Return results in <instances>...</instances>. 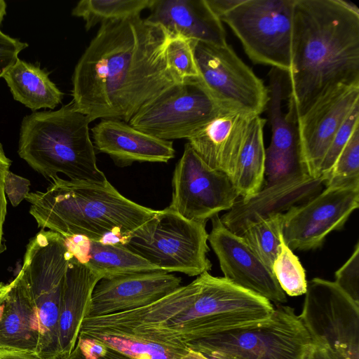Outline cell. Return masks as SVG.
Segmentation results:
<instances>
[{"mask_svg": "<svg viewBox=\"0 0 359 359\" xmlns=\"http://www.w3.org/2000/svg\"><path fill=\"white\" fill-rule=\"evenodd\" d=\"M45 191L25 199L38 226L64 238L82 236L103 243H121L145 227L158 213L123 196L107 180L93 182L53 178Z\"/></svg>", "mask_w": 359, "mask_h": 359, "instance_id": "obj_3", "label": "cell"}, {"mask_svg": "<svg viewBox=\"0 0 359 359\" xmlns=\"http://www.w3.org/2000/svg\"><path fill=\"white\" fill-rule=\"evenodd\" d=\"M0 302V351L37 353L40 325L29 289L20 274Z\"/></svg>", "mask_w": 359, "mask_h": 359, "instance_id": "obj_23", "label": "cell"}, {"mask_svg": "<svg viewBox=\"0 0 359 359\" xmlns=\"http://www.w3.org/2000/svg\"><path fill=\"white\" fill-rule=\"evenodd\" d=\"M49 72L39 65L20 59L2 76L16 101L32 111L54 109L62 102L63 93L50 79Z\"/></svg>", "mask_w": 359, "mask_h": 359, "instance_id": "obj_27", "label": "cell"}, {"mask_svg": "<svg viewBox=\"0 0 359 359\" xmlns=\"http://www.w3.org/2000/svg\"><path fill=\"white\" fill-rule=\"evenodd\" d=\"M90 131L95 149L120 167L135 162L167 163L175 157L172 141L148 135L120 119H100Z\"/></svg>", "mask_w": 359, "mask_h": 359, "instance_id": "obj_19", "label": "cell"}, {"mask_svg": "<svg viewBox=\"0 0 359 359\" xmlns=\"http://www.w3.org/2000/svg\"><path fill=\"white\" fill-rule=\"evenodd\" d=\"M334 283L359 304V243L347 261L335 272Z\"/></svg>", "mask_w": 359, "mask_h": 359, "instance_id": "obj_36", "label": "cell"}, {"mask_svg": "<svg viewBox=\"0 0 359 359\" xmlns=\"http://www.w3.org/2000/svg\"><path fill=\"white\" fill-rule=\"evenodd\" d=\"M208 241L215 253L224 277L236 285L276 304L287 302L272 270L250 248L241 236L229 230L218 215L211 219Z\"/></svg>", "mask_w": 359, "mask_h": 359, "instance_id": "obj_16", "label": "cell"}, {"mask_svg": "<svg viewBox=\"0 0 359 359\" xmlns=\"http://www.w3.org/2000/svg\"><path fill=\"white\" fill-rule=\"evenodd\" d=\"M323 184L322 178L296 172L264 184L259 191L248 198H238L220 220L232 233L241 236L252 224L307 201L321 191Z\"/></svg>", "mask_w": 359, "mask_h": 359, "instance_id": "obj_17", "label": "cell"}, {"mask_svg": "<svg viewBox=\"0 0 359 359\" xmlns=\"http://www.w3.org/2000/svg\"><path fill=\"white\" fill-rule=\"evenodd\" d=\"M28 180L8 171L5 177L4 189L13 206L18 205L29 194Z\"/></svg>", "mask_w": 359, "mask_h": 359, "instance_id": "obj_38", "label": "cell"}, {"mask_svg": "<svg viewBox=\"0 0 359 359\" xmlns=\"http://www.w3.org/2000/svg\"><path fill=\"white\" fill-rule=\"evenodd\" d=\"M269 101L266 105L271 129V140L266 149L264 184L279 180L302 171L299 163V142L294 118L283 111V74L272 68L269 74Z\"/></svg>", "mask_w": 359, "mask_h": 359, "instance_id": "obj_21", "label": "cell"}, {"mask_svg": "<svg viewBox=\"0 0 359 359\" xmlns=\"http://www.w3.org/2000/svg\"><path fill=\"white\" fill-rule=\"evenodd\" d=\"M182 278L165 271L101 278L94 287L86 318L104 316L151 304L181 286Z\"/></svg>", "mask_w": 359, "mask_h": 359, "instance_id": "obj_18", "label": "cell"}, {"mask_svg": "<svg viewBox=\"0 0 359 359\" xmlns=\"http://www.w3.org/2000/svg\"><path fill=\"white\" fill-rule=\"evenodd\" d=\"M6 14V3L4 0H0V27Z\"/></svg>", "mask_w": 359, "mask_h": 359, "instance_id": "obj_45", "label": "cell"}, {"mask_svg": "<svg viewBox=\"0 0 359 359\" xmlns=\"http://www.w3.org/2000/svg\"><path fill=\"white\" fill-rule=\"evenodd\" d=\"M196 280L191 303L161 326L184 342L255 325L273 312L271 302L224 277L204 272Z\"/></svg>", "mask_w": 359, "mask_h": 359, "instance_id": "obj_5", "label": "cell"}, {"mask_svg": "<svg viewBox=\"0 0 359 359\" xmlns=\"http://www.w3.org/2000/svg\"><path fill=\"white\" fill-rule=\"evenodd\" d=\"M27 46V43L9 36L0 29V77L18 60L19 53Z\"/></svg>", "mask_w": 359, "mask_h": 359, "instance_id": "obj_37", "label": "cell"}, {"mask_svg": "<svg viewBox=\"0 0 359 359\" xmlns=\"http://www.w3.org/2000/svg\"><path fill=\"white\" fill-rule=\"evenodd\" d=\"M299 316L313 343L326 346L337 359H359V304L334 281L307 282Z\"/></svg>", "mask_w": 359, "mask_h": 359, "instance_id": "obj_12", "label": "cell"}, {"mask_svg": "<svg viewBox=\"0 0 359 359\" xmlns=\"http://www.w3.org/2000/svg\"><path fill=\"white\" fill-rule=\"evenodd\" d=\"M324 185L325 187H359V127L342 149Z\"/></svg>", "mask_w": 359, "mask_h": 359, "instance_id": "obj_32", "label": "cell"}, {"mask_svg": "<svg viewBox=\"0 0 359 359\" xmlns=\"http://www.w3.org/2000/svg\"><path fill=\"white\" fill-rule=\"evenodd\" d=\"M359 206V187H326L285 212L283 237L292 250L320 247L327 236L343 228Z\"/></svg>", "mask_w": 359, "mask_h": 359, "instance_id": "obj_14", "label": "cell"}, {"mask_svg": "<svg viewBox=\"0 0 359 359\" xmlns=\"http://www.w3.org/2000/svg\"><path fill=\"white\" fill-rule=\"evenodd\" d=\"M253 116L224 111L198 129L187 139L188 143L210 168L224 172L231 180Z\"/></svg>", "mask_w": 359, "mask_h": 359, "instance_id": "obj_20", "label": "cell"}, {"mask_svg": "<svg viewBox=\"0 0 359 359\" xmlns=\"http://www.w3.org/2000/svg\"><path fill=\"white\" fill-rule=\"evenodd\" d=\"M147 19L172 36L196 41L226 44V31L206 0H153Z\"/></svg>", "mask_w": 359, "mask_h": 359, "instance_id": "obj_22", "label": "cell"}, {"mask_svg": "<svg viewBox=\"0 0 359 359\" xmlns=\"http://www.w3.org/2000/svg\"><path fill=\"white\" fill-rule=\"evenodd\" d=\"M10 288V283L8 285H5L2 283H0V302L5 298Z\"/></svg>", "mask_w": 359, "mask_h": 359, "instance_id": "obj_44", "label": "cell"}, {"mask_svg": "<svg viewBox=\"0 0 359 359\" xmlns=\"http://www.w3.org/2000/svg\"><path fill=\"white\" fill-rule=\"evenodd\" d=\"M0 359H45L34 352L0 351Z\"/></svg>", "mask_w": 359, "mask_h": 359, "instance_id": "obj_41", "label": "cell"}, {"mask_svg": "<svg viewBox=\"0 0 359 359\" xmlns=\"http://www.w3.org/2000/svg\"><path fill=\"white\" fill-rule=\"evenodd\" d=\"M72 255L62 236L41 229L29 241L18 273L37 311L40 325L37 354L45 359H58L61 297Z\"/></svg>", "mask_w": 359, "mask_h": 359, "instance_id": "obj_7", "label": "cell"}, {"mask_svg": "<svg viewBox=\"0 0 359 359\" xmlns=\"http://www.w3.org/2000/svg\"><path fill=\"white\" fill-rule=\"evenodd\" d=\"M153 0H81L72 15L81 18L87 31L97 24L140 15L149 9Z\"/></svg>", "mask_w": 359, "mask_h": 359, "instance_id": "obj_29", "label": "cell"}, {"mask_svg": "<svg viewBox=\"0 0 359 359\" xmlns=\"http://www.w3.org/2000/svg\"><path fill=\"white\" fill-rule=\"evenodd\" d=\"M10 159L6 156L2 144L0 142V253L4 250L2 244L3 226L6 215L7 201L4 189V182L11 165Z\"/></svg>", "mask_w": 359, "mask_h": 359, "instance_id": "obj_39", "label": "cell"}, {"mask_svg": "<svg viewBox=\"0 0 359 359\" xmlns=\"http://www.w3.org/2000/svg\"><path fill=\"white\" fill-rule=\"evenodd\" d=\"M90 123L72 102L56 111H34L22 121L18 154L50 180L62 173L72 180L104 182Z\"/></svg>", "mask_w": 359, "mask_h": 359, "instance_id": "obj_4", "label": "cell"}, {"mask_svg": "<svg viewBox=\"0 0 359 359\" xmlns=\"http://www.w3.org/2000/svg\"><path fill=\"white\" fill-rule=\"evenodd\" d=\"M205 226L167 207L144 229L118 243L165 272L198 276L212 268Z\"/></svg>", "mask_w": 359, "mask_h": 359, "instance_id": "obj_8", "label": "cell"}, {"mask_svg": "<svg viewBox=\"0 0 359 359\" xmlns=\"http://www.w3.org/2000/svg\"><path fill=\"white\" fill-rule=\"evenodd\" d=\"M294 0H241L220 18L249 58L287 73L290 67Z\"/></svg>", "mask_w": 359, "mask_h": 359, "instance_id": "obj_9", "label": "cell"}, {"mask_svg": "<svg viewBox=\"0 0 359 359\" xmlns=\"http://www.w3.org/2000/svg\"><path fill=\"white\" fill-rule=\"evenodd\" d=\"M266 120L254 116L250 122L246 137L240 151L231 181L240 198L255 195L264 182L266 149L264 126Z\"/></svg>", "mask_w": 359, "mask_h": 359, "instance_id": "obj_28", "label": "cell"}, {"mask_svg": "<svg viewBox=\"0 0 359 359\" xmlns=\"http://www.w3.org/2000/svg\"><path fill=\"white\" fill-rule=\"evenodd\" d=\"M101 278L72 255L61 297L58 359L68 355L74 348L88 310L93 290Z\"/></svg>", "mask_w": 359, "mask_h": 359, "instance_id": "obj_24", "label": "cell"}, {"mask_svg": "<svg viewBox=\"0 0 359 359\" xmlns=\"http://www.w3.org/2000/svg\"><path fill=\"white\" fill-rule=\"evenodd\" d=\"M194 41L182 36H172L167 46L169 65L183 80L199 76L194 54Z\"/></svg>", "mask_w": 359, "mask_h": 359, "instance_id": "obj_33", "label": "cell"}, {"mask_svg": "<svg viewBox=\"0 0 359 359\" xmlns=\"http://www.w3.org/2000/svg\"><path fill=\"white\" fill-rule=\"evenodd\" d=\"M72 255L102 278L141 272L164 271L118 243L82 236L65 238Z\"/></svg>", "mask_w": 359, "mask_h": 359, "instance_id": "obj_26", "label": "cell"}, {"mask_svg": "<svg viewBox=\"0 0 359 359\" xmlns=\"http://www.w3.org/2000/svg\"><path fill=\"white\" fill-rule=\"evenodd\" d=\"M210 359H229L216 354L205 355Z\"/></svg>", "mask_w": 359, "mask_h": 359, "instance_id": "obj_46", "label": "cell"}, {"mask_svg": "<svg viewBox=\"0 0 359 359\" xmlns=\"http://www.w3.org/2000/svg\"><path fill=\"white\" fill-rule=\"evenodd\" d=\"M83 332L134 359H180L189 350L166 330L148 334L114 327L83 325Z\"/></svg>", "mask_w": 359, "mask_h": 359, "instance_id": "obj_25", "label": "cell"}, {"mask_svg": "<svg viewBox=\"0 0 359 359\" xmlns=\"http://www.w3.org/2000/svg\"><path fill=\"white\" fill-rule=\"evenodd\" d=\"M306 359H337L332 353L325 346L313 342Z\"/></svg>", "mask_w": 359, "mask_h": 359, "instance_id": "obj_42", "label": "cell"}, {"mask_svg": "<svg viewBox=\"0 0 359 359\" xmlns=\"http://www.w3.org/2000/svg\"><path fill=\"white\" fill-rule=\"evenodd\" d=\"M180 359H210L200 352L189 349Z\"/></svg>", "mask_w": 359, "mask_h": 359, "instance_id": "obj_43", "label": "cell"}, {"mask_svg": "<svg viewBox=\"0 0 359 359\" xmlns=\"http://www.w3.org/2000/svg\"><path fill=\"white\" fill-rule=\"evenodd\" d=\"M172 186L168 208L189 220L207 222L229 210L240 198L231 178L210 168L188 142L175 168Z\"/></svg>", "mask_w": 359, "mask_h": 359, "instance_id": "obj_13", "label": "cell"}, {"mask_svg": "<svg viewBox=\"0 0 359 359\" xmlns=\"http://www.w3.org/2000/svg\"><path fill=\"white\" fill-rule=\"evenodd\" d=\"M289 112L295 119L340 84H359V9L344 0H294Z\"/></svg>", "mask_w": 359, "mask_h": 359, "instance_id": "obj_2", "label": "cell"}, {"mask_svg": "<svg viewBox=\"0 0 359 359\" xmlns=\"http://www.w3.org/2000/svg\"><path fill=\"white\" fill-rule=\"evenodd\" d=\"M359 104V84H340L319 97L296 118L302 172L319 177L322 160L337 131Z\"/></svg>", "mask_w": 359, "mask_h": 359, "instance_id": "obj_15", "label": "cell"}, {"mask_svg": "<svg viewBox=\"0 0 359 359\" xmlns=\"http://www.w3.org/2000/svg\"><path fill=\"white\" fill-rule=\"evenodd\" d=\"M359 127V104L344 121L331 142L319 167L318 175L324 182L332 169L338 156L354 130Z\"/></svg>", "mask_w": 359, "mask_h": 359, "instance_id": "obj_34", "label": "cell"}, {"mask_svg": "<svg viewBox=\"0 0 359 359\" xmlns=\"http://www.w3.org/2000/svg\"><path fill=\"white\" fill-rule=\"evenodd\" d=\"M62 359H134L80 332L71 353Z\"/></svg>", "mask_w": 359, "mask_h": 359, "instance_id": "obj_35", "label": "cell"}, {"mask_svg": "<svg viewBox=\"0 0 359 359\" xmlns=\"http://www.w3.org/2000/svg\"><path fill=\"white\" fill-rule=\"evenodd\" d=\"M241 0H206L209 7L220 18L241 3Z\"/></svg>", "mask_w": 359, "mask_h": 359, "instance_id": "obj_40", "label": "cell"}, {"mask_svg": "<svg viewBox=\"0 0 359 359\" xmlns=\"http://www.w3.org/2000/svg\"><path fill=\"white\" fill-rule=\"evenodd\" d=\"M222 109L199 76L184 79L144 104L131 118L133 128L172 141L190 137Z\"/></svg>", "mask_w": 359, "mask_h": 359, "instance_id": "obj_11", "label": "cell"}, {"mask_svg": "<svg viewBox=\"0 0 359 359\" xmlns=\"http://www.w3.org/2000/svg\"><path fill=\"white\" fill-rule=\"evenodd\" d=\"M199 77L224 110L260 115L269 101L268 88L228 43L194 41Z\"/></svg>", "mask_w": 359, "mask_h": 359, "instance_id": "obj_10", "label": "cell"}, {"mask_svg": "<svg viewBox=\"0 0 359 359\" xmlns=\"http://www.w3.org/2000/svg\"><path fill=\"white\" fill-rule=\"evenodd\" d=\"M171 37L140 15L102 23L73 72L74 107L90 122L129 123L144 104L183 81L168 61Z\"/></svg>", "mask_w": 359, "mask_h": 359, "instance_id": "obj_1", "label": "cell"}, {"mask_svg": "<svg viewBox=\"0 0 359 359\" xmlns=\"http://www.w3.org/2000/svg\"><path fill=\"white\" fill-rule=\"evenodd\" d=\"M271 270L286 294L296 297L306 293L307 280L305 270L299 258L285 244L283 235Z\"/></svg>", "mask_w": 359, "mask_h": 359, "instance_id": "obj_31", "label": "cell"}, {"mask_svg": "<svg viewBox=\"0 0 359 359\" xmlns=\"http://www.w3.org/2000/svg\"><path fill=\"white\" fill-rule=\"evenodd\" d=\"M185 344L203 355L229 359H306L313 341L294 309L276 304L265 320Z\"/></svg>", "mask_w": 359, "mask_h": 359, "instance_id": "obj_6", "label": "cell"}, {"mask_svg": "<svg viewBox=\"0 0 359 359\" xmlns=\"http://www.w3.org/2000/svg\"><path fill=\"white\" fill-rule=\"evenodd\" d=\"M285 213L273 215L248 227L241 236L255 254L271 269L276 257Z\"/></svg>", "mask_w": 359, "mask_h": 359, "instance_id": "obj_30", "label": "cell"}]
</instances>
